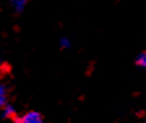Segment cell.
Segmentation results:
<instances>
[{
    "label": "cell",
    "mask_w": 146,
    "mask_h": 123,
    "mask_svg": "<svg viewBox=\"0 0 146 123\" xmlns=\"http://www.w3.org/2000/svg\"><path fill=\"white\" fill-rule=\"evenodd\" d=\"M13 120H15V123H44L42 114L35 110L26 111L20 117H16Z\"/></svg>",
    "instance_id": "cell-1"
},
{
    "label": "cell",
    "mask_w": 146,
    "mask_h": 123,
    "mask_svg": "<svg viewBox=\"0 0 146 123\" xmlns=\"http://www.w3.org/2000/svg\"><path fill=\"white\" fill-rule=\"evenodd\" d=\"M0 110H1V117L5 118V119H15L17 117V111H16L15 106L11 105L9 102L7 105H4Z\"/></svg>",
    "instance_id": "cell-2"
},
{
    "label": "cell",
    "mask_w": 146,
    "mask_h": 123,
    "mask_svg": "<svg viewBox=\"0 0 146 123\" xmlns=\"http://www.w3.org/2000/svg\"><path fill=\"white\" fill-rule=\"evenodd\" d=\"M8 104V87L7 84L0 82V109Z\"/></svg>",
    "instance_id": "cell-3"
},
{
    "label": "cell",
    "mask_w": 146,
    "mask_h": 123,
    "mask_svg": "<svg viewBox=\"0 0 146 123\" xmlns=\"http://www.w3.org/2000/svg\"><path fill=\"white\" fill-rule=\"evenodd\" d=\"M29 1H30V0H12L11 4H12V8L15 9L16 13H21L25 9V7L27 5Z\"/></svg>",
    "instance_id": "cell-4"
},
{
    "label": "cell",
    "mask_w": 146,
    "mask_h": 123,
    "mask_svg": "<svg viewBox=\"0 0 146 123\" xmlns=\"http://www.w3.org/2000/svg\"><path fill=\"white\" fill-rule=\"evenodd\" d=\"M136 63L137 66H140L141 69H146V51L141 52L136 58Z\"/></svg>",
    "instance_id": "cell-5"
},
{
    "label": "cell",
    "mask_w": 146,
    "mask_h": 123,
    "mask_svg": "<svg viewBox=\"0 0 146 123\" xmlns=\"http://www.w3.org/2000/svg\"><path fill=\"white\" fill-rule=\"evenodd\" d=\"M59 44H60V47L63 49H69L70 47H72V42H70L69 38H67V36H63V38H60V40H59Z\"/></svg>",
    "instance_id": "cell-6"
}]
</instances>
